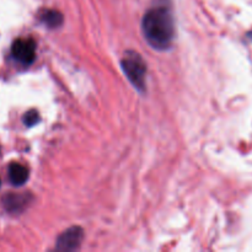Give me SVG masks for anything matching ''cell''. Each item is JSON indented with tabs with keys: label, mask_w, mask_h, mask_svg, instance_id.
Returning a JSON list of instances; mask_svg holds the SVG:
<instances>
[{
	"label": "cell",
	"mask_w": 252,
	"mask_h": 252,
	"mask_svg": "<svg viewBox=\"0 0 252 252\" xmlns=\"http://www.w3.org/2000/svg\"><path fill=\"white\" fill-rule=\"evenodd\" d=\"M143 33L155 49L165 51L171 46L175 36V22L170 0H154L142 21Z\"/></svg>",
	"instance_id": "1"
},
{
	"label": "cell",
	"mask_w": 252,
	"mask_h": 252,
	"mask_svg": "<svg viewBox=\"0 0 252 252\" xmlns=\"http://www.w3.org/2000/svg\"><path fill=\"white\" fill-rule=\"evenodd\" d=\"M123 71L128 80L133 84L139 91L145 90V75H147V65L142 57L137 52H126L122 62H121Z\"/></svg>",
	"instance_id": "2"
},
{
	"label": "cell",
	"mask_w": 252,
	"mask_h": 252,
	"mask_svg": "<svg viewBox=\"0 0 252 252\" xmlns=\"http://www.w3.org/2000/svg\"><path fill=\"white\" fill-rule=\"evenodd\" d=\"M14 59L24 65H30L36 58V43L32 38H17L11 46Z\"/></svg>",
	"instance_id": "3"
},
{
	"label": "cell",
	"mask_w": 252,
	"mask_h": 252,
	"mask_svg": "<svg viewBox=\"0 0 252 252\" xmlns=\"http://www.w3.org/2000/svg\"><path fill=\"white\" fill-rule=\"evenodd\" d=\"M84 238L83 229L79 226H73L64 231L58 239H57V250L59 251H74L80 246Z\"/></svg>",
	"instance_id": "4"
},
{
	"label": "cell",
	"mask_w": 252,
	"mask_h": 252,
	"mask_svg": "<svg viewBox=\"0 0 252 252\" xmlns=\"http://www.w3.org/2000/svg\"><path fill=\"white\" fill-rule=\"evenodd\" d=\"M9 179L14 186H22L29 180V169L19 162H12L9 166Z\"/></svg>",
	"instance_id": "5"
},
{
	"label": "cell",
	"mask_w": 252,
	"mask_h": 252,
	"mask_svg": "<svg viewBox=\"0 0 252 252\" xmlns=\"http://www.w3.org/2000/svg\"><path fill=\"white\" fill-rule=\"evenodd\" d=\"M29 203L26 194H9L4 198V206L9 212H21Z\"/></svg>",
	"instance_id": "6"
},
{
	"label": "cell",
	"mask_w": 252,
	"mask_h": 252,
	"mask_svg": "<svg viewBox=\"0 0 252 252\" xmlns=\"http://www.w3.org/2000/svg\"><path fill=\"white\" fill-rule=\"evenodd\" d=\"M39 20H41L47 27H49V29L59 27L64 21L63 15H62L59 11H57V10H52V9L42 11L41 15H39Z\"/></svg>",
	"instance_id": "7"
},
{
	"label": "cell",
	"mask_w": 252,
	"mask_h": 252,
	"mask_svg": "<svg viewBox=\"0 0 252 252\" xmlns=\"http://www.w3.org/2000/svg\"><path fill=\"white\" fill-rule=\"evenodd\" d=\"M22 121H24V125L27 126V127H32V126L37 125V123L39 122L38 112H37V111H34V110L29 111V112L25 113Z\"/></svg>",
	"instance_id": "8"
},
{
	"label": "cell",
	"mask_w": 252,
	"mask_h": 252,
	"mask_svg": "<svg viewBox=\"0 0 252 252\" xmlns=\"http://www.w3.org/2000/svg\"><path fill=\"white\" fill-rule=\"evenodd\" d=\"M248 37H249V38H250V39H252V32H250V33H248Z\"/></svg>",
	"instance_id": "9"
},
{
	"label": "cell",
	"mask_w": 252,
	"mask_h": 252,
	"mask_svg": "<svg viewBox=\"0 0 252 252\" xmlns=\"http://www.w3.org/2000/svg\"><path fill=\"white\" fill-rule=\"evenodd\" d=\"M0 185H1V181H0Z\"/></svg>",
	"instance_id": "10"
}]
</instances>
